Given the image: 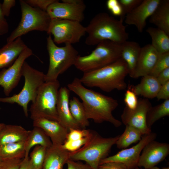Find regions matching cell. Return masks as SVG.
Wrapping results in <instances>:
<instances>
[{
	"label": "cell",
	"instance_id": "cb8c5ba5",
	"mask_svg": "<svg viewBox=\"0 0 169 169\" xmlns=\"http://www.w3.org/2000/svg\"><path fill=\"white\" fill-rule=\"evenodd\" d=\"M141 49L139 44L135 41H126L122 44L121 58L127 65L130 77L136 67Z\"/></svg>",
	"mask_w": 169,
	"mask_h": 169
},
{
	"label": "cell",
	"instance_id": "681fc988",
	"mask_svg": "<svg viewBox=\"0 0 169 169\" xmlns=\"http://www.w3.org/2000/svg\"><path fill=\"white\" fill-rule=\"evenodd\" d=\"M5 124L3 123H0V131L4 127Z\"/></svg>",
	"mask_w": 169,
	"mask_h": 169
},
{
	"label": "cell",
	"instance_id": "60d3db41",
	"mask_svg": "<svg viewBox=\"0 0 169 169\" xmlns=\"http://www.w3.org/2000/svg\"><path fill=\"white\" fill-rule=\"evenodd\" d=\"M156 97L158 100L169 99V81L161 85Z\"/></svg>",
	"mask_w": 169,
	"mask_h": 169
},
{
	"label": "cell",
	"instance_id": "2e32d148",
	"mask_svg": "<svg viewBox=\"0 0 169 169\" xmlns=\"http://www.w3.org/2000/svg\"><path fill=\"white\" fill-rule=\"evenodd\" d=\"M161 0H143L141 3L125 18L127 24L133 25L139 33L143 32L146 24V20L153 14Z\"/></svg>",
	"mask_w": 169,
	"mask_h": 169
},
{
	"label": "cell",
	"instance_id": "ba28073f",
	"mask_svg": "<svg viewBox=\"0 0 169 169\" xmlns=\"http://www.w3.org/2000/svg\"><path fill=\"white\" fill-rule=\"evenodd\" d=\"M47 47L49 57V64L45 82L57 80L59 76L74 65L78 56L77 51L72 44L57 46L49 34L47 38Z\"/></svg>",
	"mask_w": 169,
	"mask_h": 169
},
{
	"label": "cell",
	"instance_id": "7dc6e473",
	"mask_svg": "<svg viewBox=\"0 0 169 169\" xmlns=\"http://www.w3.org/2000/svg\"><path fill=\"white\" fill-rule=\"evenodd\" d=\"M19 169H35L31 163L29 157H24L23 158Z\"/></svg>",
	"mask_w": 169,
	"mask_h": 169
},
{
	"label": "cell",
	"instance_id": "44dd1931",
	"mask_svg": "<svg viewBox=\"0 0 169 169\" xmlns=\"http://www.w3.org/2000/svg\"><path fill=\"white\" fill-rule=\"evenodd\" d=\"M69 152L61 145L47 148L42 169H63L69 159Z\"/></svg>",
	"mask_w": 169,
	"mask_h": 169
},
{
	"label": "cell",
	"instance_id": "8fae6325",
	"mask_svg": "<svg viewBox=\"0 0 169 169\" xmlns=\"http://www.w3.org/2000/svg\"><path fill=\"white\" fill-rule=\"evenodd\" d=\"M156 133L143 135L141 140L131 147L123 149L115 154L102 160L100 165L109 162H116L122 164L125 169H135L138 165L141 153L145 146L149 142L155 140Z\"/></svg>",
	"mask_w": 169,
	"mask_h": 169
},
{
	"label": "cell",
	"instance_id": "d590c367",
	"mask_svg": "<svg viewBox=\"0 0 169 169\" xmlns=\"http://www.w3.org/2000/svg\"><path fill=\"white\" fill-rule=\"evenodd\" d=\"M91 130L83 129H71L68 132L66 140L74 141L81 139L89 135Z\"/></svg>",
	"mask_w": 169,
	"mask_h": 169
},
{
	"label": "cell",
	"instance_id": "4316f807",
	"mask_svg": "<svg viewBox=\"0 0 169 169\" xmlns=\"http://www.w3.org/2000/svg\"><path fill=\"white\" fill-rule=\"evenodd\" d=\"M146 31L151 38V44L159 54L169 52V35L157 28L149 27Z\"/></svg>",
	"mask_w": 169,
	"mask_h": 169
},
{
	"label": "cell",
	"instance_id": "484cf974",
	"mask_svg": "<svg viewBox=\"0 0 169 169\" xmlns=\"http://www.w3.org/2000/svg\"><path fill=\"white\" fill-rule=\"evenodd\" d=\"M33 127L32 130H29L28 136L25 142V157L29 156L31 149L35 146L40 145L47 148L53 145L49 138L42 129L37 127Z\"/></svg>",
	"mask_w": 169,
	"mask_h": 169
},
{
	"label": "cell",
	"instance_id": "8992f818",
	"mask_svg": "<svg viewBox=\"0 0 169 169\" xmlns=\"http://www.w3.org/2000/svg\"><path fill=\"white\" fill-rule=\"evenodd\" d=\"M22 75L25 79L24 85L18 94L10 97H0V102L17 103L23 108L25 115L28 116V105L33 102L41 86L45 82L44 74L31 67L25 61L22 68Z\"/></svg>",
	"mask_w": 169,
	"mask_h": 169
},
{
	"label": "cell",
	"instance_id": "7a4b0ae2",
	"mask_svg": "<svg viewBox=\"0 0 169 169\" xmlns=\"http://www.w3.org/2000/svg\"><path fill=\"white\" fill-rule=\"evenodd\" d=\"M129 72L126 63L120 58L105 67L84 73L80 79L85 86L98 88L105 92L122 90L127 88L125 79Z\"/></svg>",
	"mask_w": 169,
	"mask_h": 169
},
{
	"label": "cell",
	"instance_id": "ab89813d",
	"mask_svg": "<svg viewBox=\"0 0 169 169\" xmlns=\"http://www.w3.org/2000/svg\"><path fill=\"white\" fill-rule=\"evenodd\" d=\"M23 159H3L0 169H19Z\"/></svg>",
	"mask_w": 169,
	"mask_h": 169
},
{
	"label": "cell",
	"instance_id": "603a6c76",
	"mask_svg": "<svg viewBox=\"0 0 169 169\" xmlns=\"http://www.w3.org/2000/svg\"><path fill=\"white\" fill-rule=\"evenodd\" d=\"M29 132L20 125H5L0 131V145L25 142Z\"/></svg>",
	"mask_w": 169,
	"mask_h": 169
},
{
	"label": "cell",
	"instance_id": "f907efd6",
	"mask_svg": "<svg viewBox=\"0 0 169 169\" xmlns=\"http://www.w3.org/2000/svg\"><path fill=\"white\" fill-rule=\"evenodd\" d=\"M3 162V159L0 157V169L2 166Z\"/></svg>",
	"mask_w": 169,
	"mask_h": 169
},
{
	"label": "cell",
	"instance_id": "8d00e7d4",
	"mask_svg": "<svg viewBox=\"0 0 169 169\" xmlns=\"http://www.w3.org/2000/svg\"><path fill=\"white\" fill-rule=\"evenodd\" d=\"M138 101L137 95L130 87L126 90L124 99L126 107L130 109H134L136 107Z\"/></svg>",
	"mask_w": 169,
	"mask_h": 169
},
{
	"label": "cell",
	"instance_id": "3957f363",
	"mask_svg": "<svg viewBox=\"0 0 169 169\" xmlns=\"http://www.w3.org/2000/svg\"><path fill=\"white\" fill-rule=\"evenodd\" d=\"M123 22L106 13L97 14L86 27L88 35L86 38L85 44L89 46L95 45L104 40L122 44L129 38Z\"/></svg>",
	"mask_w": 169,
	"mask_h": 169
},
{
	"label": "cell",
	"instance_id": "30bf717a",
	"mask_svg": "<svg viewBox=\"0 0 169 169\" xmlns=\"http://www.w3.org/2000/svg\"><path fill=\"white\" fill-rule=\"evenodd\" d=\"M86 33V27L80 22L59 18L51 19L47 33L53 36L54 43L75 44Z\"/></svg>",
	"mask_w": 169,
	"mask_h": 169
},
{
	"label": "cell",
	"instance_id": "1f68e13d",
	"mask_svg": "<svg viewBox=\"0 0 169 169\" xmlns=\"http://www.w3.org/2000/svg\"><path fill=\"white\" fill-rule=\"evenodd\" d=\"M47 148L40 145L36 146L30 155V161L35 169H42Z\"/></svg>",
	"mask_w": 169,
	"mask_h": 169
},
{
	"label": "cell",
	"instance_id": "e0dca14e",
	"mask_svg": "<svg viewBox=\"0 0 169 169\" xmlns=\"http://www.w3.org/2000/svg\"><path fill=\"white\" fill-rule=\"evenodd\" d=\"M70 90L65 87L58 92L57 110L58 121L68 131L71 129H82L73 118L70 111L69 101Z\"/></svg>",
	"mask_w": 169,
	"mask_h": 169
},
{
	"label": "cell",
	"instance_id": "d6a6232c",
	"mask_svg": "<svg viewBox=\"0 0 169 169\" xmlns=\"http://www.w3.org/2000/svg\"><path fill=\"white\" fill-rule=\"evenodd\" d=\"M169 67V52L159 54L157 60L149 75L157 77L163 70Z\"/></svg>",
	"mask_w": 169,
	"mask_h": 169
},
{
	"label": "cell",
	"instance_id": "4fadbf2b",
	"mask_svg": "<svg viewBox=\"0 0 169 169\" xmlns=\"http://www.w3.org/2000/svg\"><path fill=\"white\" fill-rule=\"evenodd\" d=\"M33 54L27 47L19 55L14 63L7 69L0 71V86L5 95L8 96L18 84L22 76V68L25 60Z\"/></svg>",
	"mask_w": 169,
	"mask_h": 169
},
{
	"label": "cell",
	"instance_id": "c3c4849f",
	"mask_svg": "<svg viewBox=\"0 0 169 169\" xmlns=\"http://www.w3.org/2000/svg\"><path fill=\"white\" fill-rule=\"evenodd\" d=\"M135 169H141L139 168L138 167L136 168ZM144 169H160L159 167L155 166L152 167L147 168H144Z\"/></svg>",
	"mask_w": 169,
	"mask_h": 169
},
{
	"label": "cell",
	"instance_id": "4dcf8cb0",
	"mask_svg": "<svg viewBox=\"0 0 169 169\" xmlns=\"http://www.w3.org/2000/svg\"><path fill=\"white\" fill-rule=\"evenodd\" d=\"M169 115V99L152 107L148 110L146 115V122L147 126L151 129L152 125L158 120Z\"/></svg>",
	"mask_w": 169,
	"mask_h": 169
},
{
	"label": "cell",
	"instance_id": "816d5d0a",
	"mask_svg": "<svg viewBox=\"0 0 169 169\" xmlns=\"http://www.w3.org/2000/svg\"><path fill=\"white\" fill-rule=\"evenodd\" d=\"M162 169H169V167H163Z\"/></svg>",
	"mask_w": 169,
	"mask_h": 169
},
{
	"label": "cell",
	"instance_id": "7402d4cb",
	"mask_svg": "<svg viewBox=\"0 0 169 169\" xmlns=\"http://www.w3.org/2000/svg\"><path fill=\"white\" fill-rule=\"evenodd\" d=\"M161 86L156 77L149 74L142 77L139 84L130 88L137 96L152 99L156 97Z\"/></svg>",
	"mask_w": 169,
	"mask_h": 169
},
{
	"label": "cell",
	"instance_id": "6da1fadb",
	"mask_svg": "<svg viewBox=\"0 0 169 169\" xmlns=\"http://www.w3.org/2000/svg\"><path fill=\"white\" fill-rule=\"evenodd\" d=\"M68 89L77 95L82 101L87 119L97 123L108 122L116 127L122 122L113 115L112 112L118 105L113 98L86 88L80 79L75 78L68 85Z\"/></svg>",
	"mask_w": 169,
	"mask_h": 169
},
{
	"label": "cell",
	"instance_id": "7bdbcfd3",
	"mask_svg": "<svg viewBox=\"0 0 169 169\" xmlns=\"http://www.w3.org/2000/svg\"><path fill=\"white\" fill-rule=\"evenodd\" d=\"M16 4L15 0H4L1 4V8L3 14L5 16L8 17L10 14L11 8L14 6Z\"/></svg>",
	"mask_w": 169,
	"mask_h": 169
},
{
	"label": "cell",
	"instance_id": "5bb4252c",
	"mask_svg": "<svg viewBox=\"0 0 169 169\" xmlns=\"http://www.w3.org/2000/svg\"><path fill=\"white\" fill-rule=\"evenodd\" d=\"M151 106L148 99H139L135 108L131 109L125 106L121 116L122 122L125 125L131 126L138 129L143 135L150 133L151 131L147 126L146 117Z\"/></svg>",
	"mask_w": 169,
	"mask_h": 169
},
{
	"label": "cell",
	"instance_id": "f35d334b",
	"mask_svg": "<svg viewBox=\"0 0 169 169\" xmlns=\"http://www.w3.org/2000/svg\"><path fill=\"white\" fill-rule=\"evenodd\" d=\"M106 5L108 9L113 15L121 17L122 9L118 0H108Z\"/></svg>",
	"mask_w": 169,
	"mask_h": 169
},
{
	"label": "cell",
	"instance_id": "5b68a950",
	"mask_svg": "<svg viewBox=\"0 0 169 169\" xmlns=\"http://www.w3.org/2000/svg\"><path fill=\"white\" fill-rule=\"evenodd\" d=\"M120 135L104 137L93 131L88 141L78 150L70 152L69 159L83 161L93 169H98L100 161L106 158Z\"/></svg>",
	"mask_w": 169,
	"mask_h": 169
},
{
	"label": "cell",
	"instance_id": "f546056e",
	"mask_svg": "<svg viewBox=\"0 0 169 169\" xmlns=\"http://www.w3.org/2000/svg\"><path fill=\"white\" fill-rule=\"evenodd\" d=\"M69 107L71 113L76 121L82 129L89 125V120L86 116L82 102L75 97L69 100Z\"/></svg>",
	"mask_w": 169,
	"mask_h": 169
},
{
	"label": "cell",
	"instance_id": "9a60e30c",
	"mask_svg": "<svg viewBox=\"0 0 169 169\" xmlns=\"http://www.w3.org/2000/svg\"><path fill=\"white\" fill-rule=\"evenodd\" d=\"M169 154V144L151 141L144 147L140 155L138 167H152L163 161Z\"/></svg>",
	"mask_w": 169,
	"mask_h": 169
},
{
	"label": "cell",
	"instance_id": "836d02e7",
	"mask_svg": "<svg viewBox=\"0 0 169 169\" xmlns=\"http://www.w3.org/2000/svg\"><path fill=\"white\" fill-rule=\"evenodd\" d=\"M93 131L91 130L90 134L81 139L74 141L66 140L61 145L65 149L70 152L75 151L86 144L90 140L92 135Z\"/></svg>",
	"mask_w": 169,
	"mask_h": 169
},
{
	"label": "cell",
	"instance_id": "f1b7e54d",
	"mask_svg": "<svg viewBox=\"0 0 169 169\" xmlns=\"http://www.w3.org/2000/svg\"><path fill=\"white\" fill-rule=\"evenodd\" d=\"M123 133L120 135L115 144L120 149L126 148L131 144L139 142L143 135L138 129L126 125Z\"/></svg>",
	"mask_w": 169,
	"mask_h": 169
},
{
	"label": "cell",
	"instance_id": "7c38bea8",
	"mask_svg": "<svg viewBox=\"0 0 169 169\" xmlns=\"http://www.w3.org/2000/svg\"><path fill=\"white\" fill-rule=\"evenodd\" d=\"M56 0L50 5L46 12L51 19L59 18L80 22L84 18L86 5L82 0Z\"/></svg>",
	"mask_w": 169,
	"mask_h": 169
},
{
	"label": "cell",
	"instance_id": "d6986e66",
	"mask_svg": "<svg viewBox=\"0 0 169 169\" xmlns=\"http://www.w3.org/2000/svg\"><path fill=\"white\" fill-rule=\"evenodd\" d=\"M159 55L151 44L141 48L136 67L131 77L137 78L149 74L155 65Z\"/></svg>",
	"mask_w": 169,
	"mask_h": 169
},
{
	"label": "cell",
	"instance_id": "9c48e42d",
	"mask_svg": "<svg viewBox=\"0 0 169 169\" xmlns=\"http://www.w3.org/2000/svg\"><path fill=\"white\" fill-rule=\"evenodd\" d=\"M21 17L17 27L7 39L11 42L30 31L48 32L51 19L46 11L33 8L25 0L19 1Z\"/></svg>",
	"mask_w": 169,
	"mask_h": 169
},
{
	"label": "cell",
	"instance_id": "b9f144b4",
	"mask_svg": "<svg viewBox=\"0 0 169 169\" xmlns=\"http://www.w3.org/2000/svg\"><path fill=\"white\" fill-rule=\"evenodd\" d=\"M67 169H93L89 165L69 159L67 162Z\"/></svg>",
	"mask_w": 169,
	"mask_h": 169
},
{
	"label": "cell",
	"instance_id": "d4e9b609",
	"mask_svg": "<svg viewBox=\"0 0 169 169\" xmlns=\"http://www.w3.org/2000/svg\"><path fill=\"white\" fill-rule=\"evenodd\" d=\"M149 22L169 35V0H161Z\"/></svg>",
	"mask_w": 169,
	"mask_h": 169
},
{
	"label": "cell",
	"instance_id": "e575fe53",
	"mask_svg": "<svg viewBox=\"0 0 169 169\" xmlns=\"http://www.w3.org/2000/svg\"><path fill=\"white\" fill-rule=\"evenodd\" d=\"M143 0H118L122 9V14L120 19L124 21L125 15L131 12Z\"/></svg>",
	"mask_w": 169,
	"mask_h": 169
},
{
	"label": "cell",
	"instance_id": "277c9868",
	"mask_svg": "<svg viewBox=\"0 0 169 169\" xmlns=\"http://www.w3.org/2000/svg\"><path fill=\"white\" fill-rule=\"evenodd\" d=\"M89 55H78L74 65L84 73L95 70L117 61L121 58L122 44L109 40L98 44Z\"/></svg>",
	"mask_w": 169,
	"mask_h": 169
},
{
	"label": "cell",
	"instance_id": "74e56055",
	"mask_svg": "<svg viewBox=\"0 0 169 169\" xmlns=\"http://www.w3.org/2000/svg\"><path fill=\"white\" fill-rule=\"evenodd\" d=\"M56 0H26L25 2L30 6L44 11Z\"/></svg>",
	"mask_w": 169,
	"mask_h": 169
},
{
	"label": "cell",
	"instance_id": "52a82bcc",
	"mask_svg": "<svg viewBox=\"0 0 169 169\" xmlns=\"http://www.w3.org/2000/svg\"><path fill=\"white\" fill-rule=\"evenodd\" d=\"M60 86L56 80L45 82L41 86L30 108L33 120L44 118L58 121L57 104Z\"/></svg>",
	"mask_w": 169,
	"mask_h": 169
},
{
	"label": "cell",
	"instance_id": "ac0fdd59",
	"mask_svg": "<svg viewBox=\"0 0 169 169\" xmlns=\"http://www.w3.org/2000/svg\"><path fill=\"white\" fill-rule=\"evenodd\" d=\"M33 120V126L42 129L49 138L53 145H61L66 140L69 131L59 121L44 118Z\"/></svg>",
	"mask_w": 169,
	"mask_h": 169
},
{
	"label": "cell",
	"instance_id": "ee69618b",
	"mask_svg": "<svg viewBox=\"0 0 169 169\" xmlns=\"http://www.w3.org/2000/svg\"><path fill=\"white\" fill-rule=\"evenodd\" d=\"M9 29L8 24L3 14L0 3V35H4L8 32Z\"/></svg>",
	"mask_w": 169,
	"mask_h": 169
},
{
	"label": "cell",
	"instance_id": "f6af8a7d",
	"mask_svg": "<svg viewBox=\"0 0 169 169\" xmlns=\"http://www.w3.org/2000/svg\"><path fill=\"white\" fill-rule=\"evenodd\" d=\"M98 169H125L121 164L116 162H109L100 165Z\"/></svg>",
	"mask_w": 169,
	"mask_h": 169
},
{
	"label": "cell",
	"instance_id": "83f0119b",
	"mask_svg": "<svg viewBox=\"0 0 169 169\" xmlns=\"http://www.w3.org/2000/svg\"><path fill=\"white\" fill-rule=\"evenodd\" d=\"M25 142L0 145V157L3 159H23L25 156Z\"/></svg>",
	"mask_w": 169,
	"mask_h": 169
},
{
	"label": "cell",
	"instance_id": "ffe728a7",
	"mask_svg": "<svg viewBox=\"0 0 169 169\" xmlns=\"http://www.w3.org/2000/svg\"><path fill=\"white\" fill-rule=\"evenodd\" d=\"M27 47L21 37L7 43L0 49V69L11 66Z\"/></svg>",
	"mask_w": 169,
	"mask_h": 169
},
{
	"label": "cell",
	"instance_id": "bcb514c9",
	"mask_svg": "<svg viewBox=\"0 0 169 169\" xmlns=\"http://www.w3.org/2000/svg\"><path fill=\"white\" fill-rule=\"evenodd\" d=\"M156 78L161 85H163L169 81V67L161 72L157 77Z\"/></svg>",
	"mask_w": 169,
	"mask_h": 169
}]
</instances>
